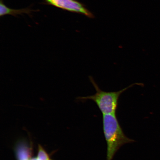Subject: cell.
I'll use <instances>...</instances> for the list:
<instances>
[{
	"mask_svg": "<svg viewBox=\"0 0 160 160\" xmlns=\"http://www.w3.org/2000/svg\"><path fill=\"white\" fill-rule=\"evenodd\" d=\"M103 126L107 143V160H112L120 147L134 141L124 133L116 114L103 115Z\"/></svg>",
	"mask_w": 160,
	"mask_h": 160,
	"instance_id": "1",
	"label": "cell"
},
{
	"mask_svg": "<svg viewBox=\"0 0 160 160\" xmlns=\"http://www.w3.org/2000/svg\"><path fill=\"white\" fill-rule=\"evenodd\" d=\"M29 160H39L38 158H32Z\"/></svg>",
	"mask_w": 160,
	"mask_h": 160,
	"instance_id": "7",
	"label": "cell"
},
{
	"mask_svg": "<svg viewBox=\"0 0 160 160\" xmlns=\"http://www.w3.org/2000/svg\"><path fill=\"white\" fill-rule=\"evenodd\" d=\"M18 160H29L30 153L27 149L24 147L20 148L18 150Z\"/></svg>",
	"mask_w": 160,
	"mask_h": 160,
	"instance_id": "5",
	"label": "cell"
},
{
	"mask_svg": "<svg viewBox=\"0 0 160 160\" xmlns=\"http://www.w3.org/2000/svg\"><path fill=\"white\" fill-rule=\"evenodd\" d=\"M38 158L39 160H50L48 155L42 148L39 147Z\"/></svg>",
	"mask_w": 160,
	"mask_h": 160,
	"instance_id": "6",
	"label": "cell"
},
{
	"mask_svg": "<svg viewBox=\"0 0 160 160\" xmlns=\"http://www.w3.org/2000/svg\"><path fill=\"white\" fill-rule=\"evenodd\" d=\"M48 4L66 11L82 14L90 18H94L92 13L83 4L76 0H45Z\"/></svg>",
	"mask_w": 160,
	"mask_h": 160,
	"instance_id": "3",
	"label": "cell"
},
{
	"mask_svg": "<svg viewBox=\"0 0 160 160\" xmlns=\"http://www.w3.org/2000/svg\"><path fill=\"white\" fill-rule=\"evenodd\" d=\"M89 79L95 89L96 93L92 95L81 97L78 99L82 101L90 100L93 101L103 115L116 114L119 98L122 94L135 85H142V84L135 83L119 91L106 92L100 88L92 77H89Z\"/></svg>",
	"mask_w": 160,
	"mask_h": 160,
	"instance_id": "2",
	"label": "cell"
},
{
	"mask_svg": "<svg viewBox=\"0 0 160 160\" xmlns=\"http://www.w3.org/2000/svg\"><path fill=\"white\" fill-rule=\"evenodd\" d=\"M0 16H4L9 15L16 16L18 15H22L23 13L29 14L32 11L29 8L22 9H14L10 8L6 6L1 0L0 3Z\"/></svg>",
	"mask_w": 160,
	"mask_h": 160,
	"instance_id": "4",
	"label": "cell"
}]
</instances>
